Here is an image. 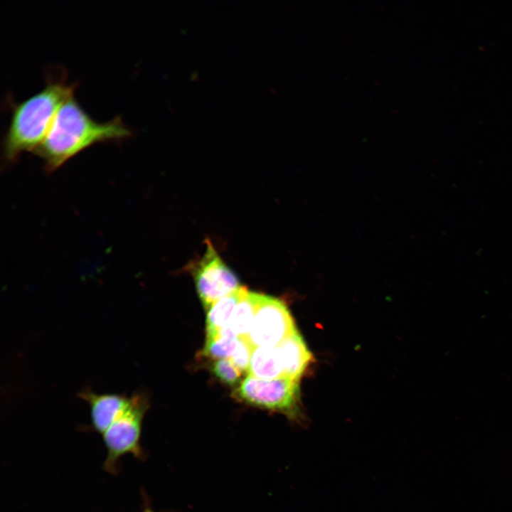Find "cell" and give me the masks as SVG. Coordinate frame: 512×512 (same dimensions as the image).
I'll return each mask as SVG.
<instances>
[{
	"instance_id": "1",
	"label": "cell",
	"mask_w": 512,
	"mask_h": 512,
	"mask_svg": "<svg viewBox=\"0 0 512 512\" xmlns=\"http://www.w3.org/2000/svg\"><path fill=\"white\" fill-rule=\"evenodd\" d=\"M131 134V129L119 117L105 122L95 121L73 95L61 105L34 153L41 158L47 170L54 171L95 144L122 141Z\"/></svg>"
},
{
	"instance_id": "2",
	"label": "cell",
	"mask_w": 512,
	"mask_h": 512,
	"mask_svg": "<svg viewBox=\"0 0 512 512\" xmlns=\"http://www.w3.org/2000/svg\"><path fill=\"white\" fill-rule=\"evenodd\" d=\"M76 85L63 75L47 80L45 87L26 100L13 103L10 122L3 139V156L15 161L33 151L43 142L61 105L73 95Z\"/></svg>"
},
{
	"instance_id": "3",
	"label": "cell",
	"mask_w": 512,
	"mask_h": 512,
	"mask_svg": "<svg viewBox=\"0 0 512 512\" xmlns=\"http://www.w3.org/2000/svg\"><path fill=\"white\" fill-rule=\"evenodd\" d=\"M147 409V398L142 393H133L124 412L102 434L107 449L103 464L107 472L116 474L119 461L124 455L131 454L138 459L144 457L140 438Z\"/></svg>"
},
{
	"instance_id": "4",
	"label": "cell",
	"mask_w": 512,
	"mask_h": 512,
	"mask_svg": "<svg viewBox=\"0 0 512 512\" xmlns=\"http://www.w3.org/2000/svg\"><path fill=\"white\" fill-rule=\"evenodd\" d=\"M299 383L287 377L263 380L248 375L234 394L249 405L281 412L295 420L300 416Z\"/></svg>"
},
{
	"instance_id": "5",
	"label": "cell",
	"mask_w": 512,
	"mask_h": 512,
	"mask_svg": "<svg viewBox=\"0 0 512 512\" xmlns=\"http://www.w3.org/2000/svg\"><path fill=\"white\" fill-rule=\"evenodd\" d=\"M191 269L196 291L206 310L219 299L242 287L236 274L208 240L206 252Z\"/></svg>"
},
{
	"instance_id": "6",
	"label": "cell",
	"mask_w": 512,
	"mask_h": 512,
	"mask_svg": "<svg viewBox=\"0 0 512 512\" xmlns=\"http://www.w3.org/2000/svg\"><path fill=\"white\" fill-rule=\"evenodd\" d=\"M297 330L287 306L280 299L261 294L246 339L256 347H274Z\"/></svg>"
},
{
	"instance_id": "7",
	"label": "cell",
	"mask_w": 512,
	"mask_h": 512,
	"mask_svg": "<svg viewBox=\"0 0 512 512\" xmlns=\"http://www.w3.org/2000/svg\"><path fill=\"white\" fill-rule=\"evenodd\" d=\"M79 397L88 404L91 427L101 435L124 412L130 400L124 393H97L90 389L80 391Z\"/></svg>"
},
{
	"instance_id": "8",
	"label": "cell",
	"mask_w": 512,
	"mask_h": 512,
	"mask_svg": "<svg viewBox=\"0 0 512 512\" xmlns=\"http://www.w3.org/2000/svg\"><path fill=\"white\" fill-rule=\"evenodd\" d=\"M284 368V377L299 380L312 359L302 336L296 330L277 346Z\"/></svg>"
},
{
	"instance_id": "9",
	"label": "cell",
	"mask_w": 512,
	"mask_h": 512,
	"mask_svg": "<svg viewBox=\"0 0 512 512\" xmlns=\"http://www.w3.org/2000/svg\"><path fill=\"white\" fill-rule=\"evenodd\" d=\"M248 375L272 380L284 377V368L277 346L254 348L248 368Z\"/></svg>"
},
{
	"instance_id": "10",
	"label": "cell",
	"mask_w": 512,
	"mask_h": 512,
	"mask_svg": "<svg viewBox=\"0 0 512 512\" xmlns=\"http://www.w3.org/2000/svg\"><path fill=\"white\" fill-rule=\"evenodd\" d=\"M245 289V287H242L236 292L219 299L207 309L206 336L214 334L228 325Z\"/></svg>"
},
{
	"instance_id": "11",
	"label": "cell",
	"mask_w": 512,
	"mask_h": 512,
	"mask_svg": "<svg viewBox=\"0 0 512 512\" xmlns=\"http://www.w3.org/2000/svg\"><path fill=\"white\" fill-rule=\"evenodd\" d=\"M260 297L261 294L245 290L228 325L238 337H247Z\"/></svg>"
},
{
	"instance_id": "12",
	"label": "cell",
	"mask_w": 512,
	"mask_h": 512,
	"mask_svg": "<svg viewBox=\"0 0 512 512\" xmlns=\"http://www.w3.org/2000/svg\"><path fill=\"white\" fill-rule=\"evenodd\" d=\"M238 339L239 337L227 326L214 334L206 336L203 353L216 360L229 358Z\"/></svg>"
},
{
	"instance_id": "13",
	"label": "cell",
	"mask_w": 512,
	"mask_h": 512,
	"mask_svg": "<svg viewBox=\"0 0 512 512\" xmlns=\"http://www.w3.org/2000/svg\"><path fill=\"white\" fill-rule=\"evenodd\" d=\"M211 371L223 383L234 385L238 383L240 370L229 358L217 360L212 366Z\"/></svg>"
},
{
	"instance_id": "14",
	"label": "cell",
	"mask_w": 512,
	"mask_h": 512,
	"mask_svg": "<svg viewBox=\"0 0 512 512\" xmlns=\"http://www.w3.org/2000/svg\"><path fill=\"white\" fill-rule=\"evenodd\" d=\"M254 348L244 338H239L237 346L229 359L240 370L247 371Z\"/></svg>"
},
{
	"instance_id": "15",
	"label": "cell",
	"mask_w": 512,
	"mask_h": 512,
	"mask_svg": "<svg viewBox=\"0 0 512 512\" xmlns=\"http://www.w3.org/2000/svg\"><path fill=\"white\" fill-rule=\"evenodd\" d=\"M142 512H156L152 510L149 506H146Z\"/></svg>"
}]
</instances>
